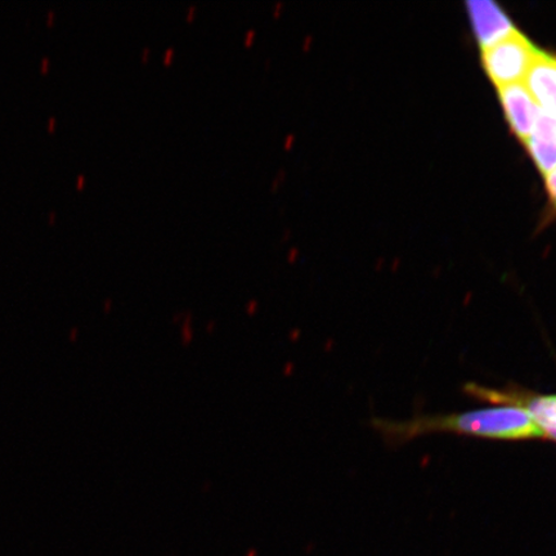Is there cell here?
Here are the masks:
<instances>
[{
	"label": "cell",
	"mask_w": 556,
	"mask_h": 556,
	"mask_svg": "<svg viewBox=\"0 0 556 556\" xmlns=\"http://www.w3.org/2000/svg\"><path fill=\"white\" fill-rule=\"evenodd\" d=\"M384 433L399 441L426 433H457L492 440H532L544 438L538 424L525 408L507 406L458 415L429 417L405 424H380Z\"/></svg>",
	"instance_id": "cell-1"
},
{
	"label": "cell",
	"mask_w": 556,
	"mask_h": 556,
	"mask_svg": "<svg viewBox=\"0 0 556 556\" xmlns=\"http://www.w3.org/2000/svg\"><path fill=\"white\" fill-rule=\"evenodd\" d=\"M538 52L523 34L516 31L483 50V65L497 88L518 85L526 79Z\"/></svg>",
	"instance_id": "cell-2"
},
{
	"label": "cell",
	"mask_w": 556,
	"mask_h": 556,
	"mask_svg": "<svg viewBox=\"0 0 556 556\" xmlns=\"http://www.w3.org/2000/svg\"><path fill=\"white\" fill-rule=\"evenodd\" d=\"M475 394L491 402L513 403V406L525 408L538 424L542 434L556 442V395H519L517 393L493 392L489 389L471 387Z\"/></svg>",
	"instance_id": "cell-3"
},
{
	"label": "cell",
	"mask_w": 556,
	"mask_h": 556,
	"mask_svg": "<svg viewBox=\"0 0 556 556\" xmlns=\"http://www.w3.org/2000/svg\"><path fill=\"white\" fill-rule=\"evenodd\" d=\"M467 5L477 39L483 50L495 46L517 31L510 18L496 3L490 2V0H472Z\"/></svg>",
	"instance_id": "cell-4"
},
{
	"label": "cell",
	"mask_w": 556,
	"mask_h": 556,
	"mask_svg": "<svg viewBox=\"0 0 556 556\" xmlns=\"http://www.w3.org/2000/svg\"><path fill=\"white\" fill-rule=\"evenodd\" d=\"M498 94L507 123H509L514 134L526 143L538 121L540 111L538 103L534 102L532 96L521 83L498 88Z\"/></svg>",
	"instance_id": "cell-5"
},
{
	"label": "cell",
	"mask_w": 556,
	"mask_h": 556,
	"mask_svg": "<svg viewBox=\"0 0 556 556\" xmlns=\"http://www.w3.org/2000/svg\"><path fill=\"white\" fill-rule=\"evenodd\" d=\"M526 88L545 113L556 116V58L539 51L526 76Z\"/></svg>",
	"instance_id": "cell-6"
},
{
	"label": "cell",
	"mask_w": 556,
	"mask_h": 556,
	"mask_svg": "<svg viewBox=\"0 0 556 556\" xmlns=\"http://www.w3.org/2000/svg\"><path fill=\"white\" fill-rule=\"evenodd\" d=\"M526 144L544 176L556 169V116L540 110Z\"/></svg>",
	"instance_id": "cell-7"
},
{
	"label": "cell",
	"mask_w": 556,
	"mask_h": 556,
	"mask_svg": "<svg viewBox=\"0 0 556 556\" xmlns=\"http://www.w3.org/2000/svg\"><path fill=\"white\" fill-rule=\"evenodd\" d=\"M546 189L548 192V197H551V200L553 201V204L556 207V169L547 174Z\"/></svg>",
	"instance_id": "cell-8"
},
{
	"label": "cell",
	"mask_w": 556,
	"mask_h": 556,
	"mask_svg": "<svg viewBox=\"0 0 556 556\" xmlns=\"http://www.w3.org/2000/svg\"><path fill=\"white\" fill-rule=\"evenodd\" d=\"M287 174H288L287 170H285L283 168L278 170L276 173L275 178L273 179V182H270V190L276 191L278 189V187L281 186L283 180L287 179Z\"/></svg>",
	"instance_id": "cell-9"
},
{
	"label": "cell",
	"mask_w": 556,
	"mask_h": 556,
	"mask_svg": "<svg viewBox=\"0 0 556 556\" xmlns=\"http://www.w3.org/2000/svg\"><path fill=\"white\" fill-rule=\"evenodd\" d=\"M174 54H176V50H174L173 47L166 48L165 52L163 53L164 64H170L172 60L174 59Z\"/></svg>",
	"instance_id": "cell-10"
},
{
	"label": "cell",
	"mask_w": 556,
	"mask_h": 556,
	"mask_svg": "<svg viewBox=\"0 0 556 556\" xmlns=\"http://www.w3.org/2000/svg\"><path fill=\"white\" fill-rule=\"evenodd\" d=\"M255 35H256V33L254 29H249L245 31V35H243V41H245L247 46H250L253 43Z\"/></svg>",
	"instance_id": "cell-11"
},
{
	"label": "cell",
	"mask_w": 556,
	"mask_h": 556,
	"mask_svg": "<svg viewBox=\"0 0 556 556\" xmlns=\"http://www.w3.org/2000/svg\"><path fill=\"white\" fill-rule=\"evenodd\" d=\"M295 141V136L294 134H289L287 137H285L283 139V148L285 149H290L291 146H293Z\"/></svg>",
	"instance_id": "cell-12"
},
{
	"label": "cell",
	"mask_w": 556,
	"mask_h": 556,
	"mask_svg": "<svg viewBox=\"0 0 556 556\" xmlns=\"http://www.w3.org/2000/svg\"><path fill=\"white\" fill-rule=\"evenodd\" d=\"M197 13H198V7L192 4L186 11V18L191 21L194 16H197Z\"/></svg>",
	"instance_id": "cell-13"
},
{
	"label": "cell",
	"mask_w": 556,
	"mask_h": 556,
	"mask_svg": "<svg viewBox=\"0 0 556 556\" xmlns=\"http://www.w3.org/2000/svg\"><path fill=\"white\" fill-rule=\"evenodd\" d=\"M150 54H151V50L149 47H144L143 50L141 51V60L142 61H148L150 59Z\"/></svg>",
	"instance_id": "cell-14"
},
{
	"label": "cell",
	"mask_w": 556,
	"mask_h": 556,
	"mask_svg": "<svg viewBox=\"0 0 556 556\" xmlns=\"http://www.w3.org/2000/svg\"><path fill=\"white\" fill-rule=\"evenodd\" d=\"M283 9V2H277L275 5H274V16H278L280 15L281 11Z\"/></svg>",
	"instance_id": "cell-15"
},
{
	"label": "cell",
	"mask_w": 556,
	"mask_h": 556,
	"mask_svg": "<svg viewBox=\"0 0 556 556\" xmlns=\"http://www.w3.org/2000/svg\"><path fill=\"white\" fill-rule=\"evenodd\" d=\"M291 232L293 231H291L290 227L285 228L281 235L282 241L290 239Z\"/></svg>",
	"instance_id": "cell-16"
},
{
	"label": "cell",
	"mask_w": 556,
	"mask_h": 556,
	"mask_svg": "<svg viewBox=\"0 0 556 556\" xmlns=\"http://www.w3.org/2000/svg\"><path fill=\"white\" fill-rule=\"evenodd\" d=\"M312 43V35H308V37H305L303 40V48L304 50H308V47Z\"/></svg>",
	"instance_id": "cell-17"
},
{
	"label": "cell",
	"mask_w": 556,
	"mask_h": 556,
	"mask_svg": "<svg viewBox=\"0 0 556 556\" xmlns=\"http://www.w3.org/2000/svg\"><path fill=\"white\" fill-rule=\"evenodd\" d=\"M296 254H298V249L296 248L291 249L290 253H289L290 260H294V256Z\"/></svg>",
	"instance_id": "cell-18"
}]
</instances>
